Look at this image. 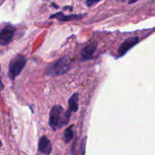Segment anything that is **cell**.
I'll return each mask as SVG.
<instances>
[{"instance_id":"obj_1","label":"cell","mask_w":155,"mask_h":155,"mask_svg":"<svg viewBox=\"0 0 155 155\" xmlns=\"http://www.w3.org/2000/svg\"><path fill=\"white\" fill-rule=\"evenodd\" d=\"M70 117L62 106L55 105L50 110L49 125L52 130H58L68 124Z\"/></svg>"},{"instance_id":"obj_2","label":"cell","mask_w":155,"mask_h":155,"mask_svg":"<svg viewBox=\"0 0 155 155\" xmlns=\"http://www.w3.org/2000/svg\"><path fill=\"white\" fill-rule=\"evenodd\" d=\"M71 68V59L68 56H64L59 60L51 64L46 68V74L52 77H56L65 74Z\"/></svg>"},{"instance_id":"obj_3","label":"cell","mask_w":155,"mask_h":155,"mask_svg":"<svg viewBox=\"0 0 155 155\" xmlns=\"http://www.w3.org/2000/svg\"><path fill=\"white\" fill-rule=\"evenodd\" d=\"M26 62H27V60L25 57L21 54H18L12 59L9 67V77L12 80H14L17 76L21 74L25 66Z\"/></svg>"},{"instance_id":"obj_4","label":"cell","mask_w":155,"mask_h":155,"mask_svg":"<svg viewBox=\"0 0 155 155\" xmlns=\"http://www.w3.org/2000/svg\"><path fill=\"white\" fill-rule=\"evenodd\" d=\"M139 42V38L138 36H133V37H129L126 39L120 45L119 48L118 49V54L119 57L125 55L131 48H133L135 45Z\"/></svg>"},{"instance_id":"obj_5","label":"cell","mask_w":155,"mask_h":155,"mask_svg":"<svg viewBox=\"0 0 155 155\" xmlns=\"http://www.w3.org/2000/svg\"><path fill=\"white\" fill-rule=\"evenodd\" d=\"M15 29L11 26L4 27L0 31V45H6L12 41L15 34Z\"/></svg>"},{"instance_id":"obj_6","label":"cell","mask_w":155,"mask_h":155,"mask_svg":"<svg viewBox=\"0 0 155 155\" xmlns=\"http://www.w3.org/2000/svg\"><path fill=\"white\" fill-rule=\"evenodd\" d=\"M85 15V14L84 15H65L62 13V12H57V13L54 14V15H52L50 17V18H56L57 20H59V21H77V20L82 19L84 18V16Z\"/></svg>"},{"instance_id":"obj_7","label":"cell","mask_w":155,"mask_h":155,"mask_svg":"<svg viewBox=\"0 0 155 155\" xmlns=\"http://www.w3.org/2000/svg\"><path fill=\"white\" fill-rule=\"evenodd\" d=\"M38 148L40 151L43 154L49 155L52 152V145L51 142L49 139L46 136H42L40 139L39 143H38Z\"/></svg>"},{"instance_id":"obj_8","label":"cell","mask_w":155,"mask_h":155,"mask_svg":"<svg viewBox=\"0 0 155 155\" xmlns=\"http://www.w3.org/2000/svg\"><path fill=\"white\" fill-rule=\"evenodd\" d=\"M78 93H74L68 100V109L66 111L69 116H71V113L77 112L78 109Z\"/></svg>"},{"instance_id":"obj_9","label":"cell","mask_w":155,"mask_h":155,"mask_svg":"<svg viewBox=\"0 0 155 155\" xmlns=\"http://www.w3.org/2000/svg\"><path fill=\"white\" fill-rule=\"evenodd\" d=\"M97 49V43L92 42V43L88 44V45L84 47L81 51V55L84 58H90L93 56V54L95 52Z\"/></svg>"},{"instance_id":"obj_10","label":"cell","mask_w":155,"mask_h":155,"mask_svg":"<svg viewBox=\"0 0 155 155\" xmlns=\"http://www.w3.org/2000/svg\"><path fill=\"white\" fill-rule=\"evenodd\" d=\"M73 126L71 127H69L68 128H67L66 130H65L63 134V138H64V142L65 143H68L71 139H73V136H74V133H73Z\"/></svg>"},{"instance_id":"obj_11","label":"cell","mask_w":155,"mask_h":155,"mask_svg":"<svg viewBox=\"0 0 155 155\" xmlns=\"http://www.w3.org/2000/svg\"><path fill=\"white\" fill-rule=\"evenodd\" d=\"M100 1H101V0H87L86 5L87 6H88V7H91V6L94 5L100 2Z\"/></svg>"},{"instance_id":"obj_12","label":"cell","mask_w":155,"mask_h":155,"mask_svg":"<svg viewBox=\"0 0 155 155\" xmlns=\"http://www.w3.org/2000/svg\"><path fill=\"white\" fill-rule=\"evenodd\" d=\"M86 140H87L86 138H84V139L82 140V142H81V155H84V154H85V146H86Z\"/></svg>"},{"instance_id":"obj_13","label":"cell","mask_w":155,"mask_h":155,"mask_svg":"<svg viewBox=\"0 0 155 155\" xmlns=\"http://www.w3.org/2000/svg\"><path fill=\"white\" fill-rule=\"evenodd\" d=\"M0 71H1V68H0ZM4 88V85H3L2 82L1 80V74H0V91L2 90V89Z\"/></svg>"},{"instance_id":"obj_14","label":"cell","mask_w":155,"mask_h":155,"mask_svg":"<svg viewBox=\"0 0 155 155\" xmlns=\"http://www.w3.org/2000/svg\"><path fill=\"white\" fill-rule=\"evenodd\" d=\"M137 0H133V1H130L129 2V4H132V3H134V2H136Z\"/></svg>"},{"instance_id":"obj_15","label":"cell","mask_w":155,"mask_h":155,"mask_svg":"<svg viewBox=\"0 0 155 155\" xmlns=\"http://www.w3.org/2000/svg\"><path fill=\"white\" fill-rule=\"evenodd\" d=\"M2 144L1 140H0V148H1V147H2Z\"/></svg>"}]
</instances>
